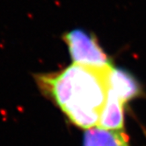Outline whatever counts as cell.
Returning a JSON list of instances; mask_svg holds the SVG:
<instances>
[{
	"label": "cell",
	"instance_id": "cell-1",
	"mask_svg": "<svg viewBox=\"0 0 146 146\" xmlns=\"http://www.w3.org/2000/svg\"><path fill=\"white\" fill-rule=\"evenodd\" d=\"M113 68V67H112ZM72 64L59 72L35 76L37 85L70 122L84 129L99 125L109 91V72Z\"/></svg>",
	"mask_w": 146,
	"mask_h": 146
},
{
	"label": "cell",
	"instance_id": "cell-2",
	"mask_svg": "<svg viewBox=\"0 0 146 146\" xmlns=\"http://www.w3.org/2000/svg\"><path fill=\"white\" fill-rule=\"evenodd\" d=\"M63 38L69 49L73 64L107 69L113 66L97 38L83 29H74L63 34Z\"/></svg>",
	"mask_w": 146,
	"mask_h": 146
},
{
	"label": "cell",
	"instance_id": "cell-3",
	"mask_svg": "<svg viewBox=\"0 0 146 146\" xmlns=\"http://www.w3.org/2000/svg\"><path fill=\"white\" fill-rule=\"evenodd\" d=\"M109 89L124 104L141 94V87L136 78L128 71L114 67L109 72Z\"/></svg>",
	"mask_w": 146,
	"mask_h": 146
},
{
	"label": "cell",
	"instance_id": "cell-4",
	"mask_svg": "<svg viewBox=\"0 0 146 146\" xmlns=\"http://www.w3.org/2000/svg\"><path fill=\"white\" fill-rule=\"evenodd\" d=\"M83 146H129V143L123 129L94 127L85 130Z\"/></svg>",
	"mask_w": 146,
	"mask_h": 146
},
{
	"label": "cell",
	"instance_id": "cell-5",
	"mask_svg": "<svg viewBox=\"0 0 146 146\" xmlns=\"http://www.w3.org/2000/svg\"><path fill=\"white\" fill-rule=\"evenodd\" d=\"M124 103L109 89L99 125L105 129H123Z\"/></svg>",
	"mask_w": 146,
	"mask_h": 146
}]
</instances>
